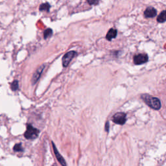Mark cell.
<instances>
[{"label":"cell","mask_w":166,"mask_h":166,"mask_svg":"<svg viewBox=\"0 0 166 166\" xmlns=\"http://www.w3.org/2000/svg\"><path fill=\"white\" fill-rule=\"evenodd\" d=\"M141 99L147 105L154 110H159L161 108V102L159 99L154 98L148 94H144L141 95Z\"/></svg>","instance_id":"cell-1"},{"label":"cell","mask_w":166,"mask_h":166,"mask_svg":"<svg viewBox=\"0 0 166 166\" xmlns=\"http://www.w3.org/2000/svg\"><path fill=\"white\" fill-rule=\"evenodd\" d=\"M39 133L40 131L37 128L29 124L27 126V130L24 134V136L27 140H35L38 137Z\"/></svg>","instance_id":"cell-2"},{"label":"cell","mask_w":166,"mask_h":166,"mask_svg":"<svg viewBox=\"0 0 166 166\" xmlns=\"http://www.w3.org/2000/svg\"><path fill=\"white\" fill-rule=\"evenodd\" d=\"M127 114L124 112H118L112 117V121L115 123L123 125L126 123Z\"/></svg>","instance_id":"cell-3"},{"label":"cell","mask_w":166,"mask_h":166,"mask_svg":"<svg viewBox=\"0 0 166 166\" xmlns=\"http://www.w3.org/2000/svg\"><path fill=\"white\" fill-rule=\"evenodd\" d=\"M77 55V53L74 51H71L66 53L62 57V64L64 67H67L71 60Z\"/></svg>","instance_id":"cell-4"},{"label":"cell","mask_w":166,"mask_h":166,"mask_svg":"<svg viewBox=\"0 0 166 166\" xmlns=\"http://www.w3.org/2000/svg\"><path fill=\"white\" fill-rule=\"evenodd\" d=\"M134 62L136 65H140L148 61L149 57L148 55L145 53H140L135 55L134 57Z\"/></svg>","instance_id":"cell-5"},{"label":"cell","mask_w":166,"mask_h":166,"mask_svg":"<svg viewBox=\"0 0 166 166\" xmlns=\"http://www.w3.org/2000/svg\"><path fill=\"white\" fill-rule=\"evenodd\" d=\"M44 68H45V65L44 64V65H42L41 66H40L37 70H36V71H35V73H34V75L33 76V78H32V84H33V85H35L36 82H37L39 79H40V77L42 75V73L44 70Z\"/></svg>","instance_id":"cell-6"},{"label":"cell","mask_w":166,"mask_h":166,"mask_svg":"<svg viewBox=\"0 0 166 166\" xmlns=\"http://www.w3.org/2000/svg\"><path fill=\"white\" fill-rule=\"evenodd\" d=\"M157 15V11L154 7H148L144 11V16L145 18H154Z\"/></svg>","instance_id":"cell-7"},{"label":"cell","mask_w":166,"mask_h":166,"mask_svg":"<svg viewBox=\"0 0 166 166\" xmlns=\"http://www.w3.org/2000/svg\"><path fill=\"white\" fill-rule=\"evenodd\" d=\"M52 145H53V148L54 150V153L55 156H56V158H57V160L59 162V163L61 164L62 165H66V163L65 162V160L63 158L62 156L61 155V154L59 153V152L58 151L57 147H55V145L54 144V143L52 142Z\"/></svg>","instance_id":"cell-8"},{"label":"cell","mask_w":166,"mask_h":166,"mask_svg":"<svg viewBox=\"0 0 166 166\" xmlns=\"http://www.w3.org/2000/svg\"><path fill=\"white\" fill-rule=\"evenodd\" d=\"M117 34H118V31L116 29H114V28L110 29L107 33V36H106V38H107V40H109V41L112 40L113 38H115L116 37Z\"/></svg>","instance_id":"cell-9"},{"label":"cell","mask_w":166,"mask_h":166,"mask_svg":"<svg viewBox=\"0 0 166 166\" xmlns=\"http://www.w3.org/2000/svg\"><path fill=\"white\" fill-rule=\"evenodd\" d=\"M51 8V5L48 3H45L40 5L39 7V10L40 11H49V9Z\"/></svg>","instance_id":"cell-10"},{"label":"cell","mask_w":166,"mask_h":166,"mask_svg":"<svg viewBox=\"0 0 166 166\" xmlns=\"http://www.w3.org/2000/svg\"><path fill=\"white\" fill-rule=\"evenodd\" d=\"M166 13L165 11H163L160 13V15L157 18V21L159 23H164L165 22L166 20Z\"/></svg>","instance_id":"cell-11"},{"label":"cell","mask_w":166,"mask_h":166,"mask_svg":"<svg viewBox=\"0 0 166 166\" xmlns=\"http://www.w3.org/2000/svg\"><path fill=\"white\" fill-rule=\"evenodd\" d=\"M19 88V84H18V81L17 80L14 81L11 85V88L12 91H16L18 90Z\"/></svg>","instance_id":"cell-12"},{"label":"cell","mask_w":166,"mask_h":166,"mask_svg":"<svg viewBox=\"0 0 166 166\" xmlns=\"http://www.w3.org/2000/svg\"><path fill=\"white\" fill-rule=\"evenodd\" d=\"M53 34V31L51 29H46L45 31H44V38L45 39H47L48 38H49Z\"/></svg>","instance_id":"cell-13"},{"label":"cell","mask_w":166,"mask_h":166,"mask_svg":"<svg viewBox=\"0 0 166 166\" xmlns=\"http://www.w3.org/2000/svg\"><path fill=\"white\" fill-rule=\"evenodd\" d=\"M14 151L16 152H22L24 151V149H23V147L22 146V144H17L15 145L13 148Z\"/></svg>","instance_id":"cell-14"},{"label":"cell","mask_w":166,"mask_h":166,"mask_svg":"<svg viewBox=\"0 0 166 166\" xmlns=\"http://www.w3.org/2000/svg\"><path fill=\"white\" fill-rule=\"evenodd\" d=\"M87 2L90 5H95L99 3V0H87Z\"/></svg>","instance_id":"cell-15"},{"label":"cell","mask_w":166,"mask_h":166,"mask_svg":"<svg viewBox=\"0 0 166 166\" xmlns=\"http://www.w3.org/2000/svg\"><path fill=\"white\" fill-rule=\"evenodd\" d=\"M105 130L107 131V132H108V130H109V124H108V122H107V123H106V125H105Z\"/></svg>","instance_id":"cell-16"}]
</instances>
